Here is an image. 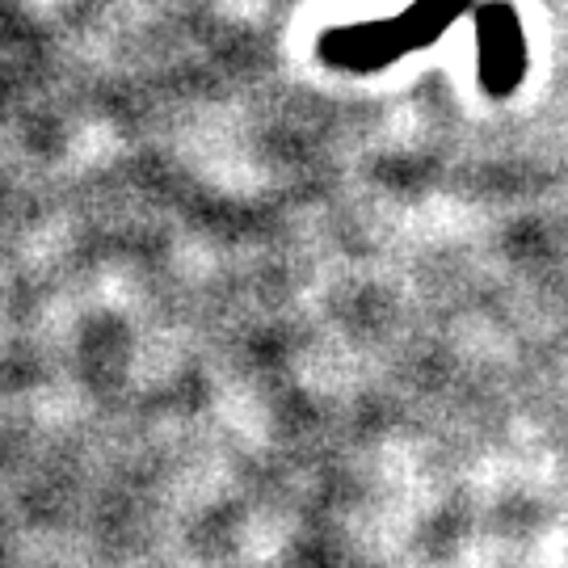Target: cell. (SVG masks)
Here are the masks:
<instances>
[{"mask_svg": "<svg viewBox=\"0 0 568 568\" xmlns=\"http://www.w3.org/2000/svg\"><path fill=\"white\" fill-rule=\"evenodd\" d=\"M325 60L342 63V68H354V72H371V68H384L392 63L405 47V34H400V21H366V26H354V30H337L321 42Z\"/></svg>", "mask_w": 568, "mask_h": 568, "instance_id": "7a4b0ae2", "label": "cell"}, {"mask_svg": "<svg viewBox=\"0 0 568 568\" xmlns=\"http://www.w3.org/2000/svg\"><path fill=\"white\" fill-rule=\"evenodd\" d=\"M480 81L493 98H506L527 77V39L509 4H488L480 13Z\"/></svg>", "mask_w": 568, "mask_h": 568, "instance_id": "6da1fadb", "label": "cell"}]
</instances>
